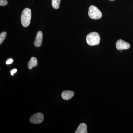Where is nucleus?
Segmentation results:
<instances>
[{"mask_svg":"<svg viewBox=\"0 0 133 133\" xmlns=\"http://www.w3.org/2000/svg\"><path fill=\"white\" fill-rule=\"evenodd\" d=\"M109 1H114V0H109Z\"/></svg>","mask_w":133,"mask_h":133,"instance_id":"15","label":"nucleus"},{"mask_svg":"<svg viewBox=\"0 0 133 133\" xmlns=\"http://www.w3.org/2000/svg\"><path fill=\"white\" fill-rule=\"evenodd\" d=\"M17 71V70L16 69H14L12 70V71H11V72H10V73H11V74L12 76H13L14 75V74Z\"/></svg>","mask_w":133,"mask_h":133,"instance_id":"14","label":"nucleus"},{"mask_svg":"<svg viewBox=\"0 0 133 133\" xmlns=\"http://www.w3.org/2000/svg\"><path fill=\"white\" fill-rule=\"evenodd\" d=\"M13 62H14V60H13V59H12V58H10V59H8L7 61H6V64H12Z\"/></svg>","mask_w":133,"mask_h":133,"instance_id":"13","label":"nucleus"},{"mask_svg":"<svg viewBox=\"0 0 133 133\" xmlns=\"http://www.w3.org/2000/svg\"><path fill=\"white\" fill-rule=\"evenodd\" d=\"M37 64L38 63L37 59L36 57H32L28 63V66L29 69L31 70L33 67L37 66Z\"/></svg>","mask_w":133,"mask_h":133,"instance_id":"9","label":"nucleus"},{"mask_svg":"<svg viewBox=\"0 0 133 133\" xmlns=\"http://www.w3.org/2000/svg\"><path fill=\"white\" fill-rule=\"evenodd\" d=\"M7 35V33L6 32H3L0 34V44H1L5 40Z\"/></svg>","mask_w":133,"mask_h":133,"instance_id":"11","label":"nucleus"},{"mask_svg":"<svg viewBox=\"0 0 133 133\" xmlns=\"http://www.w3.org/2000/svg\"><path fill=\"white\" fill-rule=\"evenodd\" d=\"M43 37V33L42 31H38L37 33L34 42V44L36 47L38 48L41 47L42 43Z\"/></svg>","mask_w":133,"mask_h":133,"instance_id":"6","label":"nucleus"},{"mask_svg":"<svg viewBox=\"0 0 133 133\" xmlns=\"http://www.w3.org/2000/svg\"><path fill=\"white\" fill-rule=\"evenodd\" d=\"M74 95V92L71 91H64L62 92V97L65 100H69L73 97Z\"/></svg>","mask_w":133,"mask_h":133,"instance_id":"7","label":"nucleus"},{"mask_svg":"<svg viewBox=\"0 0 133 133\" xmlns=\"http://www.w3.org/2000/svg\"><path fill=\"white\" fill-rule=\"evenodd\" d=\"M31 9L26 8L23 10L21 16V21L22 26L25 28L29 25L31 21Z\"/></svg>","mask_w":133,"mask_h":133,"instance_id":"1","label":"nucleus"},{"mask_svg":"<svg viewBox=\"0 0 133 133\" xmlns=\"http://www.w3.org/2000/svg\"><path fill=\"white\" fill-rule=\"evenodd\" d=\"M87 127L86 124L82 123L79 125L75 133H87Z\"/></svg>","mask_w":133,"mask_h":133,"instance_id":"8","label":"nucleus"},{"mask_svg":"<svg viewBox=\"0 0 133 133\" xmlns=\"http://www.w3.org/2000/svg\"><path fill=\"white\" fill-rule=\"evenodd\" d=\"M130 47L131 45L129 43L126 42L121 39H119L116 42V48L119 50L128 49Z\"/></svg>","mask_w":133,"mask_h":133,"instance_id":"5","label":"nucleus"},{"mask_svg":"<svg viewBox=\"0 0 133 133\" xmlns=\"http://www.w3.org/2000/svg\"><path fill=\"white\" fill-rule=\"evenodd\" d=\"M61 0H52V5L53 8L58 9L59 7Z\"/></svg>","mask_w":133,"mask_h":133,"instance_id":"10","label":"nucleus"},{"mask_svg":"<svg viewBox=\"0 0 133 133\" xmlns=\"http://www.w3.org/2000/svg\"><path fill=\"white\" fill-rule=\"evenodd\" d=\"M88 14L90 18L95 20L101 19L102 16V14L100 10L93 5H91L89 7Z\"/></svg>","mask_w":133,"mask_h":133,"instance_id":"3","label":"nucleus"},{"mask_svg":"<svg viewBox=\"0 0 133 133\" xmlns=\"http://www.w3.org/2000/svg\"><path fill=\"white\" fill-rule=\"evenodd\" d=\"M121 52H122V51H121Z\"/></svg>","mask_w":133,"mask_h":133,"instance_id":"16","label":"nucleus"},{"mask_svg":"<svg viewBox=\"0 0 133 133\" xmlns=\"http://www.w3.org/2000/svg\"><path fill=\"white\" fill-rule=\"evenodd\" d=\"M86 41L88 45L90 46L98 45L99 44L100 37L97 32H91L87 36Z\"/></svg>","mask_w":133,"mask_h":133,"instance_id":"2","label":"nucleus"},{"mask_svg":"<svg viewBox=\"0 0 133 133\" xmlns=\"http://www.w3.org/2000/svg\"><path fill=\"white\" fill-rule=\"evenodd\" d=\"M8 4L7 0H0V6H4Z\"/></svg>","mask_w":133,"mask_h":133,"instance_id":"12","label":"nucleus"},{"mask_svg":"<svg viewBox=\"0 0 133 133\" xmlns=\"http://www.w3.org/2000/svg\"><path fill=\"white\" fill-rule=\"evenodd\" d=\"M44 119L43 114L42 113H37L33 114L30 119V121L32 124H40L43 122Z\"/></svg>","mask_w":133,"mask_h":133,"instance_id":"4","label":"nucleus"}]
</instances>
